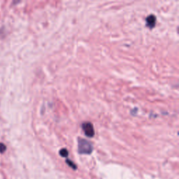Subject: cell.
I'll return each mask as SVG.
<instances>
[{
	"instance_id": "5b68a950",
	"label": "cell",
	"mask_w": 179,
	"mask_h": 179,
	"mask_svg": "<svg viewBox=\"0 0 179 179\" xmlns=\"http://www.w3.org/2000/svg\"><path fill=\"white\" fill-rule=\"evenodd\" d=\"M66 162H67V164H68L71 168H72L73 169H74V170L77 169V167H76V164H75L72 161H71L70 160H68V159H67V160H66Z\"/></svg>"
},
{
	"instance_id": "7a4b0ae2",
	"label": "cell",
	"mask_w": 179,
	"mask_h": 179,
	"mask_svg": "<svg viewBox=\"0 0 179 179\" xmlns=\"http://www.w3.org/2000/svg\"><path fill=\"white\" fill-rule=\"evenodd\" d=\"M82 128L85 134L87 137H93L94 135V130L93 125L90 122H85L82 124Z\"/></svg>"
},
{
	"instance_id": "3957f363",
	"label": "cell",
	"mask_w": 179,
	"mask_h": 179,
	"mask_svg": "<svg viewBox=\"0 0 179 179\" xmlns=\"http://www.w3.org/2000/svg\"><path fill=\"white\" fill-rule=\"evenodd\" d=\"M156 23V17L154 15H149L146 18V25L150 28H153Z\"/></svg>"
},
{
	"instance_id": "6da1fadb",
	"label": "cell",
	"mask_w": 179,
	"mask_h": 179,
	"mask_svg": "<svg viewBox=\"0 0 179 179\" xmlns=\"http://www.w3.org/2000/svg\"><path fill=\"white\" fill-rule=\"evenodd\" d=\"M78 150L80 154L89 155L92 152L93 147L91 143L84 139L79 138L78 139Z\"/></svg>"
},
{
	"instance_id": "8992f818",
	"label": "cell",
	"mask_w": 179,
	"mask_h": 179,
	"mask_svg": "<svg viewBox=\"0 0 179 179\" xmlns=\"http://www.w3.org/2000/svg\"><path fill=\"white\" fill-rule=\"evenodd\" d=\"M6 146L2 143H0V153H4L6 151Z\"/></svg>"
},
{
	"instance_id": "277c9868",
	"label": "cell",
	"mask_w": 179,
	"mask_h": 179,
	"mask_svg": "<svg viewBox=\"0 0 179 179\" xmlns=\"http://www.w3.org/2000/svg\"><path fill=\"white\" fill-rule=\"evenodd\" d=\"M60 155L63 158H67L69 155V152L66 148H63L60 151Z\"/></svg>"
}]
</instances>
